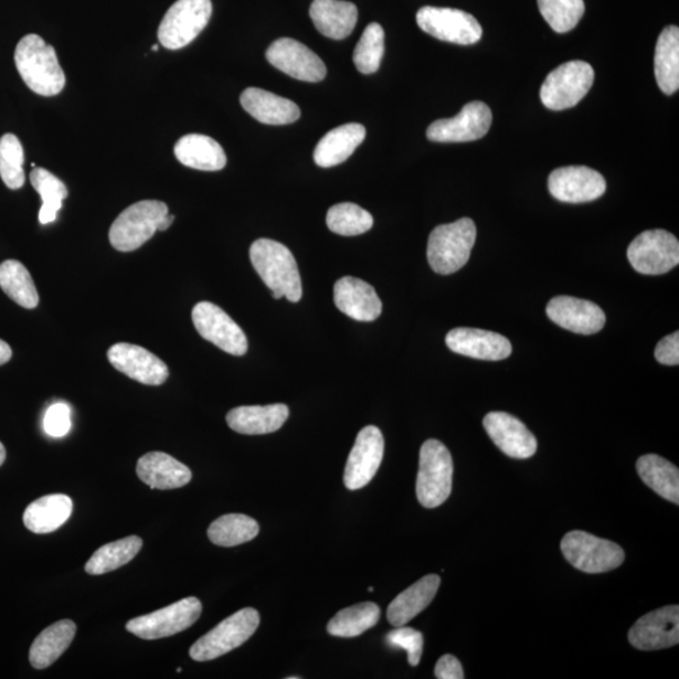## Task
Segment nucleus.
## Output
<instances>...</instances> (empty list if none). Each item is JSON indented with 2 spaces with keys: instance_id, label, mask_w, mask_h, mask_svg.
Listing matches in <instances>:
<instances>
[{
  "instance_id": "obj_20",
  "label": "nucleus",
  "mask_w": 679,
  "mask_h": 679,
  "mask_svg": "<svg viewBox=\"0 0 679 679\" xmlns=\"http://www.w3.org/2000/svg\"><path fill=\"white\" fill-rule=\"evenodd\" d=\"M484 427L506 456L514 459H528L535 455L538 441L516 416L503 413H488L484 420Z\"/></svg>"
},
{
  "instance_id": "obj_27",
  "label": "nucleus",
  "mask_w": 679,
  "mask_h": 679,
  "mask_svg": "<svg viewBox=\"0 0 679 679\" xmlns=\"http://www.w3.org/2000/svg\"><path fill=\"white\" fill-rule=\"evenodd\" d=\"M310 17L316 30L325 38L346 40L358 23V8L343 0H314Z\"/></svg>"
},
{
  "instance_id": "obj_16",
  "label": "nucleus",
  "mask_w": 679,
  "mask_h": 679,
  "mask_svg": "<svg viewBox=\"0 0 679 679\" xmlns=\"http://www.w3.org/2000/svg\"><path fill=\"white\" fill-rule=\"evenodd\" d=\"M266 57L272 66L305 83H320L328 74L323 61L305 44L293 39H279L272 43Z\"/></svg>"
},
{
  "instance_id": "obj_29",
  "label": "nucleus",
  "mask_w": 679,
  "mask_h": 679,
  "mask_svg": "<svg viewBox=\"0 0 679 679\" xmlns=\"http://www.w3.org/2000/svg\"><path fill=\"white\" fill-rule=\"evenodd\" d=\"M367 130L360 124H347L326 134L317 144L314 160L321 168H332L347 161L364 141Z\"/></svg>"
},
{
  "instance_id": "obj_24",
  "label": "nucleus",
  "mask_w": 679,
  "mask_h": 679,
  "mask_svg": "<svg viewBox=\"0 0 679 679\" xmlns=\"http://www.w3.org/2000/svg\"><path fill=\"white\" fill-rule=\"evenodd\" d=\"M136 474L152 490H176L192 481V470L165 452H150L142 456Z\"/></svg>"
},
{
  "instance_id": "obj_43",
  "label": "nucleus",
  "mask_w": 679,
  "mask_h": 679,
  "mask_svg": "<svg viewBox=\"0 0 679 679\" xmlns=\"http://www.w3.org/2000/svg\"><path fill=\"white\" fill-rule=\"evenodd\" d=\"M24 151L20 139L14 134L0 138V178L12 190L21 189L25 183Z\"/></svg>"
},
{
  "instance_id": "obj_19",
  "label": "nucleus",
  "mask_w": 679,
  "mask_h": 679,
  "mask_svg": "<svg viewBox=\"0 0 679 679\" xmlns=\"http://www.w3.org/2000/svg\"><path fill=\"white\" fill-rule=\"evenodd\" d=\"M108 361L126 376L145 385H161L169 378L165 361L147 349L120 342L107 351Z\"/></svg>"
},
{
  "instance_id": "obj_47",
  "label": "nucleus",
  "mask_w": 679,
  "mask_h": 679,
  "mask_svg": "<svg viewBox=\"0 0 679 679\" xmlns=\"http://www.w3.org/2000/svg\"><path fill=\"white\" fill-rule=\"evenodd\" d=\"M438 679H464L465 672L459 660L452 655L443 656L434 669Z\"/></svg>"
},
{
  "instance_id": "obj_10",
  "label": "nucleus",
  "mask_w": 679,
  "mask_h": 679,
  "mask_svg": "<svg viewBox=\"0 0 679 679\" xmlns=\"http://www.w3.org/2000/svg\"><path fill=\"white\" fill-rule=\"evenodd\" d=\"M203 606L190 596L160 611L142 615L126 624V630L145 640L161 639L187 630L201 618Z\"/></svg>"
},
{
  "instance_id": "obj_46",
  "label": "nucleus",
  "mask_w": 679,
  "mask_h": 679,
  "mask_svg": "<svg viewBox=\"0 0 679 679\" xmlns=\"http://www.w3.org/2000/svg\"><path fill=\"white\" fill-rule=\"evenodd\" d=\"M656 359L660 364L675 367L679 364V332L668 335L658 342L655 351Z\"/></svg>"
},
{
  "instance_id": "obj_35",
  "label": "nucleus",
  "mask_w": 679,
  "mask_h": 679,
  "mask_svg": "<svg viewBox=\"0 0 679 679\" xmlns=\"http://www.w3.org/2000/svg\"><path fill=\"white\" fill-rule=\"evenodd\" d=\"M0 288L24 309H35L40 304L38 288H35L30 270L20 261L8 259L0 265Z\"/></svg>"
},
{
  "instance_id": "obj_30",
  "label": "nucleus",
  "mask_w": 679,
  "mask_h": 679,
  "mask_svg": "<svg viewBox=\"0 0 679 679\" xmlns=\"http://www.w3.org/2000/svg\"><path fill=\"white\" fill-rule=\"evenodd\" d=\"M181 165L203 171H219L226 165V156L219 142L210 136L189 134L183 136L174 148Z\"/></svg>"
},
{
  "instance_id": "obj_14",
  "label": "nucleus",
  "mask_w": 679,
  "mask_h": 679,
  "mask_svg": "<svg viewBox=\"0 0 679 679\" xmlns=\"http://www.w3.org/2000/svg\"><path fill=\"white\" fill-rule=\"evenodd\" d=\"M384 449L383 433L375 425H368L359 432L343 474L348 490L358 491L371 482L382 465Z\"/></svg>"
},
{
  "instance_id": "obj_22",
  "label": "nucleus",
  "mask_w": 679,
  "mask_h": 679,
  "mask_svg": "<svg viewBox=\"0 0 679 679\" xmlns=\"http://www.w3.org/2000/svg\"><path fill=\"white\" fill-rule=\"evenodd\" d=\"M333 301L342 314L357 321H375L383 312L375 288L356 277H342L335 284Z\"/></svg>"
},
{
  "instance_id": "obj_49",
  "label": "nucleus",
  "mask_w": 679,
  "mask_h": 679,
  "mask_svg": "<svg viewBox=\"0 0 679 679\" xmlns=\"http://www.w3.org/2000/svg\"><path fill=\"white\" fill-rule=\"evenodd\" d=\"M174 220H176L174 215L168 214L166 219L160 222L158 231L165 232L169 230V226L173 224Z\"/></svg>"
},
{
  "instance_id": "obj_32",
  "label": "nucleus",
  "mask_w": 679,
  "mask_h": 679,
  "mask_svg": "<svg viewBox=\"0 0 679 679\" xmlns=\"http://www.w3.org/2000/svg\"><path fill=\"white\" fill-rule=\"evenodd\" d=\"M76 624L65 619L52 624L34 639L30 650V662L35 669L49 668L65 654L76 636Z\"/></svg>"
},
{
  "instance_id": "obj_8",
  "label": "nucleus",
  "mask_w": 679,
  "mask_h": 679,
  "mask_svg": "<svg viewBox=\"0 0 679 679\" xmlns=\"http://www.w3.org/2000/svg\"><path fill=\"white\" fill-rule=\"evenodd\" d=\"M594 70L584 61L566 62L543 81L540 97L543 106L561 112L576 106L591 91Z\"/></svg>"
},
{
  "instance_id": "obj_51",
  "label": "nucleus",
  "mask_w": 679,
  "mask_h": 679,
  "mask_svg": "<svg viewBox=\"0 0 679 679\" xmlns=\"http://www.w3.org/2000/svg\"><path fill=\"white\" fill-rule=\"evenodd\" d=\"M151 50H152V51H157V52H158V51H159V45L153 44V45H152V47H151Z\"/></svg>"
},
{
  "instance_id": "obj_15",
  "label": "nucleus",
  "mask_w": 679,
  "mask_h": 679,
  "mask_svg": "<svg viewBox=\"0 0 679 679\" xmlns=\"http://www.w3.org/2000/svg\"><path fill=\"white\" fill-rule=\"evenodd\" d=\"M492 113L490 107L481 102L469 103L461 112L452 117L434 121L427 138L434 142H468L482 139L490 131Z\"/></svg>"
},
{
  "instance_id": "obj_44",
  "label": "nucleus",
  "mask_w": 679,
  "mask_h": 679,
  "mask_svg": "<svg viewBox=\"0 0 679 679\" xmlns=\"http://www.w3.org/2000/svg\"><path fill=\"white\" fill-rule=\"evenodd\" d=\"M388 646L404 649L407 655V662L411 666H418L423 655V634L413 628L397 627L388 633L385 638Z\"/></svg>"
},
{
  "instance_id": "obj_9",
  "label": "nucleus",
  "mask_w": 679,
  "mask_h": 679,
  "mask_svg": "<svg viewBox=\"0 0 679 679\" xmlns=\"http://www.w3.org/2000/svg\"><path fill=\"white\" fill-rule=\"evenodd\" d=\"M211 0H178L162 18L158 38L168 50H180L192 43L210 23Z\"/></svg>"
},
{
  "instance_id": "obj_42",
  "label": "nucleus",
  "mask_w": 679,
  "mask_h": 679,
  "mask_svg": "<svg viewBox=\"0 0 679 679\" xmlns=\"http://www.w3.org/2000/svg\"><path fill=\"white\" fill-rule=\"evenodd\" d=\"M384 40L385 33L383 26L378 23H370L354 51L356 66L360 74L371 75L380 67L384 56Z\"/></svg>"
},
{
  "instance_id": "obj_4",
  "label": "nucleus",
  "mask_w": 679,
  "mask_h": 679,
  "mask_svg": "<svg viewBox=\"0 0 679 679\" xmlns=\"http://www.w3.org/2000/svg\"><path fill=\"white\" fill-rule=\"evenodd\" d=\"M453 460L450 452L437 439L423 443L420 473L416 477V497L425 509L445 503L452 491Z\"/></svg>"
},
{
  "instance_id": "obj_23",
  "label": "nucleus",
  "mask_w": 679,
  "mask_h": 679,
  "mask_svg": "<svg viewBox=\"0 0 679 679\" xmlns=\"http://www.w3.org/2000/svg\"><path fill=\"white\" fill-rule=\"evenodd\" d=\"M446 343L456 354L478 360H503L512 352L509 339L500 333L481 329H453L447 333Z\"/></svg>"
},
{
  "instance_id": "obj_28",
  "label": "nucleus",
  "mask_w": 679,
  "mask_h": 679,
  "mask_svg": "<svg viewBox=\"0 0 679 679\" xmlns=\"http://www.w3.org/2000/svg\"><path fill=\"white\" fill-rule=\"evenodd\" d=\"M441 585L438 575H427L395 597L386 612L393 627H403L433 602Z\"/></svg>"
},
{
  "instance_id": "obj_21",
  "label": "nucleus",
  "mask_w": 679,
  "mask_h": 679,
  "mask_svg": "<svg viewBox=\"0 0 679 679\" xmlns=\"http://www.w3.org/2000/svg\"><path fill=\"white\" fill-rule=\"evenodd\" d=\"M547 314L552 322L565 330L593 335L605 325V314L594 303L570 296H558L548 304Z\"/></svg>"
},
{
  "instance_id": "obj_26",
  "label": "nucleus",
  "mask_w": 679,
  "mask_h": 679,
  "mask_svg": "<svg viewBox=\"0 0 679 679\" xmlns=\"http://www.w3.org/2000/svg\"><path fill=\"white\" fill-rule=\"evenodd\" d=\"M241 105L257 121L266 125L293 124L301 116L300 107L291 99L257 87L243 91Z\"/></svg>"
},
{
  "instance_id": "obj_25",
  "label": "nucleus",
  "mask_w": 679,
  "mask_h": 679,
  "mask_svg": "<svg viewBox=\"0 0 679 679\" xmlns=\"http://www.w3.org/2000/svg\"><path fill=\"white\" fill-rule=\"evenodd\" d=\"M288 415L289 410L286 404L238 406L226 414V424L240 434L262 436L283 428Z\"/></svg>"
},
{
  "instance_id": "obj_38",
  "label": "nucleus",
  "mask_w": 679,
  "mask_h": 679,
  "mask_svg": "<svg viewBox=\"0 0 679 679\" xmlns=\"http://www.w3.org/2000/svg\"><path fill=\"white\" fill-rule=\"evenodd\" d=\"M380 619L378 604L367 602L340 611L328 624L333 637L354 638L376 626Z\"/></svg>"
},
{
  "instance_id": "obj_13",
  "label": "nucleus",
  "mask_w": 679,
  "mask_h": 679,
  "mask_svg": "<svg viewBox=\"0 0 679 679\" xmlns=\"http://www.w3.org/2000/svg\"><path fill=\"white\" fill-rule=\"evenodd\" d=\"M193 323L203 339L234 357H243L248 350L246 333L229 314L212 303H199L192 312Z\"/></svg>"
},
{
  "instance_id": "obj_36",
  "label": "nucleus",
  "mask_w": 679,
  "mask_h": 679,
  "mask_svg": "<svg viewBox=\"0 0 679 679\" xmlns=\"http://www.w3.org/2000/svg\"><path fill=\"white\" fill-rule=\"evenodd\" d=\"M142 540L139 537H129L119 541L106 543L95 551L85 565L89 575H103L129 564L139 554Z\"/></svg>"
},
{
  "instance_id": "obj_40",
  "label": "nucleus",
  "mask_w": 679,
  "mask_h": 679,
  "mask_svg": "<svg viewBox=\"0 0 679 679\" xmlns=\"http://www.w3.org/2000/svg\"><path fill=\"white\" fill-rule=\"evenodd\" d=\"M326 223L331 232L354 237L373 229L374 220L373 215L354 203H340L330 208Z\"/></svg>"
},
{
  "instance_id": "obj_5",
  "label": "nucleus",
  "mask_w": 679,
  "mask_h": 679,
  "mask_svg": "<svg viewBox=\"0 0 679 679\" xmlns=\"http://www.w3.org/2000/svg\"><path fill=\"white\" fill-rule=\"evenodd\" d=\"M168 214V205L159 201H142L126 208L108 233L112 246L120 252L139 250L158 232Z\"/></svg>"
},
{
  "instance_id": "obj_7",
  "label": "nucleus",
  "mask_w": 679,
  "mask_h": 679,
  "mask_svg": "<svg viewBox=\"0 0 679 679\" xmlns=\"http://www.w3.org/2000/svg\"><path fill=\"white\" fill-rule=\"evenodd\" d=\"M561 551L570 564L586 574L612 572L626 560V554L618 543L584 531L566 533L561 540Z\"/></svg>"
},
{
  "instance_id": "obj_1",
  "label": "nucleus",
  "mask_w": 679,
  "mask_h": 679,
  "mask_svg": "<svg viewBox=\"0 0 679 679\" xmlns=\"http://www.w3.org/2000/svg\"><path fill=\"white\" fill-rule=\"evenodd\" d=\"M253 267L272 296L279 300L286 297L289 303H298L303 298V284L297 262L283 243L261 238L253 242L250 250Z\"/></svg>"
},
{
  "instance_id": "obj_34",
  "label": "nucleus",
  "mask_w": 679,
  "mask_h": 679,
  "mask_svg": "<svg viewBox=\"0 0 679 679\" xmlns=\"http://www.w3.org/2000/svg\"><path fill=\"white\" fill-rule=\"evenodd\" d=\"M641 481L660 497L675 505L679 503V470L667 459L657 455H646L637 461Z\"/></svg>"
},
{
  "instance_id": "obj_12",
  "label": "nucleus",
  "mask_w": 679,
  "mask_h": 679,
  "mask_svg": "<svg viewBox=\"0 0 679 679\" xmlns=\"http://www.w3.org/2000/svg\"><path fill=\"white\" fill-rule=\"evenodd\" d=\"M420 29L443 42L469 45L482 39V26L473 14L453 8L423 7L416 13Z\"/></svg>"
},
{
  "instance_id": "obj_18",
  "label": "nucleus",
  "mask_w": 679,
  "mask_h": 679,
  "mask_svg": "<svg viewBox=\"0 0 679 679\" xmlns=\"http://www.w3.org/2000/svg\"><path fill=\"white\" fill-rule=\"evenodd\" d=\"M630 645L639 650L667 649L679 643V606L668 605L641 617L629 630Z\"/></svg>"
},
{
  "instance_id": "obj_41",
  "label": "nucleus",
  "mask_w": 679,
  "mask_h": 679,
  "mask_svg": "<svg viewBox=\"0 0 679 679\" xmlns=\"http://www.w3.org/2000/svg\"><path fill=\"white\" fill-rule=\"evenodd\" d=\"M540 13L556 33L573 31L585 13L584 0H538Z\"/></svg>"
},
{
  "instance_id": "obj_2",
  "label": "nucleus",
  "mask_w": 679,
  "mask_h": 679,
  "mask_svg": "<svg viewBox=\"0 0 679 679\" xmlns=\"http://www.w3.org/2000/svg\"><path fill=\"white\" fill-rule=\"evenodd\" d=\"M14 62L24 84L41 96H56L66 85L57 53L39 34H26L17 44Z\"/></svg>"
},
{
  "instance_id": "obj_37",
  "label": "nucleus",
  "mask_w": 679,
  "mask_h": 679,
  "mask_svg": "<svg viewBox=\"0 0 679 679\" xmlns=\"http://www.w3.org/2000/svg\"><path fill=\"white\" fill-rule=\"evenodd\" d=\"M259 524L250 516L241 513L224 514L208 529V538L216 547L233 548L256 539Z\"/></svg>"
},
{
  "instance_id": "obj_31",
  "label": "nucleus",
  "mask_w": 679,
  "mask_h": 679,
  "mask_svg": "<svg viewBox=\"0 0 679 679\" xmlns=\"http://www.w3.org/2000/svg\"><path fill=\"white\" fill-rule=\"evenodd\" d=\"M74 503L66 495H49L26 507L23 513L24 527L34 533L56 531L70 519Z\"/></svg>"
},
{
  "instance_id": "obj_45",
  "label": "nucleus",
  "mask_w": 679,
  "mask_h": 679,
  "mask_svg": "<svg viewBox=\"0 0 679 679\" xmlns=\"http://www.w3.org/2000/svg\"><path fill=\"white\" fill-rule=\"evenodd\" d=\"M44 431L51 437H65L71 429V411L67 404H53L44 415Z\"/></svg>"
},
{
  "instance_id": "obj_3",
  "label": "nucleus",
  "mask_w": 679,
  "mask_h": 679,
  "mask_svg": "<svg viewBox=\"0 0 679 679\" xmlns=\"http://www.w3.org/2000/svg\"><path fill=\"white\" fill-rule=\"evenodd\" d=\"M477 237L473 220L461 219L442 224L429 235L427 257L436 274L447 276L466 266Z\"/></svg>"
},
{
  "instance_id": "obj_39",
  "label": "nucleus",
  "mask_w": 679,
  "mask_h": 679,
  "mask_svg": "<svg viewBox=\"0 0 679 679\" xmlns=\"http://www.w3.org/2000/svg\"><path fill=\"white\" fill-rule=\"evenodd\" d=\"M31 183L35 192L41 195L43 203L40 211V223L49 224L56 221L62 203L68 195L65 183L43 168L32 170Z\"/></svg>"
},
{
  "instance_id": "obj_33",
  "label": "nucleus",
  "mask_w": 679,
  "mask_h": 679,
  "mask_svg": "<svg viewBox=\"0 0 679 679\" xmlns=\"http://www.w3.org/2000/svg\"><path fill=\"white\" fill-rule=\"evenodd\" d=\"M655 72L657 84L666 95L679 88V29L669 25L660 33L656 45Z\"/></svg>"
},
{
  "instance_id": "obj_11",
  "label": "nucleus",
  "mask_w": 679,
  "mask_h": 679,
  "mask_svg": "<svg viewBox=\"0 0 679 679\" xmlns=\"http://www.w3.org/2000/svg\"><path fill=\"white\" fill-rule=\"evenodd\" d=\"M627 255L639 274L664 275L679 264V242L665 230L646 231L630 243Z\"/></svg>"
},
{
  "instance_id": "obj_6",
  "label": "nucleus",
  "mask_w": 679,
  "mask_h": 679,
  "mask_svg": "<svg viewBox=\"0 0 679 679\" xmlns=\"http://www.w3.org/2000/svg\"><path fill=\"white\" fill-rule=\"evenodd\" d=\"M259 613L244 608L224 619L205 636L197 640L189 650L197 662H208L237 649L246 643L259 627Z\"/></svg>"
},
{
  "instance_id": "obj_48",
  "label": "nucleus",
  "mask_w": 679,
  "mask_h": 679,
  "mask_svg": "<svg viewBox=\"0 0 679 679\" xmlns=\"http://www.w3.org/2000/svg\"><path fill=\"white\" fill-rule=\"evenodd\" d=\"M12 358V349L3 340H0V365L7 364Z\"/></svg>"
},
{
  "instance_id": "obj_17",
  "label": "nucleus",
  "mask_w": 679,
  "mask_h": 679,
  "mask_svg": "<svg viewBox=\"0 0 679 679\" xmlns=\"http://www.w3.org/2000/svg\"><path fill=\"white\" fill-rule=\"evenodd\" d=\"M552 197L564 203H587L600 199L606 190L604 177L587 167L559 168L549 177Z\"/></svg>"
},
{
  "instance_id": "obj_50",
  "label": "nucleus",
  "mask_w": 679,
  "mask_h": 679,
  "mask_svg": "<svg viewBox=\"0 0 679 679\" xmlns=\"http://www.w3.org/2000/svg\"><path fill=\"white\" fill-rule=\"evenodd\" d=\"M7 458V452L2 443H0V466H2Z\"/></svg>"
}]
</instances>
